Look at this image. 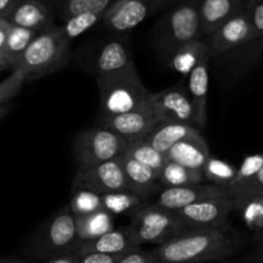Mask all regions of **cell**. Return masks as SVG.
<instances>
[{"mask_svg": "<svg viewBox=\"0 0 263 263\" xmlns=\"http://www.w3.org/2000/svg\"><path fill=\"white\" fill-rule=\"evenodd\" d=\"M68 207L76 220L104 208L103 207L102 195L87 189H74L71 202L68 203Z\"/></svg>", "mask_w": 263, "mask_h": 263, "instance_id": "obj_30", "label": "cell"}, {"mask_svg": "<svg viewBox=\"0 0 263 263\" xmlns=\"http://www.w3.org/2000/svg\"><path fill=\"white\" fill-rule=\"evenodd\" d=\"M243 246L231 223L217 228L190 229L153 249L159 263H205L226 258Z\"/></svg>", "mask_w": 263, "mask_h": 263, "instance_id": "obj_2", "label": "cell"}, {"mask_svg": "<svg viewBox=\"0 0 263 263\" xmlns=\"http://www.w3.org/2000/svg\"><path fill=\"white\" fill-rule=\"evenodd\" d=\"M259 200H261V202L263 203V195H262V198H261V199H259Z\"/></svg>", "mask_w": 263, "mask_h": 263, "instance_id": "obj_48", "label": "cell"}, {"mask_svg": "<svg viewBox=\"0 0 263 263\" xmlns=\"http://www.w3.org/2000/svg\"><path fill=\"white\" fill-rule=\"evenodd\" d=\"M154 8L151 0H117L103 14V23L109 31L123 33L140 25Z\"/></svg>", "mask_w": 263, "mask_h": 263, "instance_id": "obj_13", "label": "cell"}, {"mask_svg": "<svg viewBox=\"0 0 263 263\" xmlns=\"http://www.w3.org/2000/svg\"><path fill=\"white\" fill-rule=\"evenodd\" d=\"M12 25V23H10ZM39 35V32L32 30H27V28L18 27V26L12 25L10 26L9 33H8L7 44H5L4 51L3 55L7 59L9 67L14 66L15 62L18 61L23 51L28 48L33 39Z\"/></svg>", "mask_w": 263, "mask_h": 263, "instance_id": "obj_28", "label": "cell"}, {"mask_svg": "<svg viewBox=\"0 0 263 263\" xmlns=\"http://www.w3.org/2000/svg\"><path fill=\"white\" fill-rule=\"evenodd\" d=\"M238 210V204L231 198H210L186 205L181 210L175 211L174 213L186 230H190L226 225L229 223L230 213Z\"/></svg>", "mask_w": 263, "mask_h": 263, "instance_id": "obj_8", "label": "cell"}, {"mask_svg": "<svg viewBox=\"0 0 263 263\" xmlns=\"http://www.w3.org/2000/svg\"><path fill=\"white\" fill-rule=\"evenodd\" d=\"M200 0H181L154 28V43L159 53L168 57L172 51L202 35L199 17Z\"/></svg>", "mask_w": 263, "mask_h": 263, "instance_id": "obj_4", "label": "cell"}, {"mask_svg": "<svg viewBox=\"0 0 263 263\" xmlns=\"http://www.w3.org/2000/svg\"><path fill=\"white\" fill-rule=\"evenodd\" d=\"M166 157L167 161L176 162L186 168L202 172L205 162L211 157V152L202 131H199L175 144Z\"/></svg>", "mask_w": 263, "mask_h": 263, "instance_id": "obj_16", "label": "cell"}, {"mask_svg": "<svg viewBox=\"0 0 263 263\" xmlns=\"http://www.w3.org/2000/svg\"><path fill=\"white\" fill-rule=\"evenodd\" d=\"M44 263H79V259H77V254L71 252V253L51 257V258L45 259Z\"/></svg>", "mask_w": 263, "mask_h": 263, "instance_id": "obj_39", "label": "cell"}, {"mask_svg": "<svg viewBox=\"0 0 263 263\" xmlns=\"http://www.w3.org/2000/svg\"><path fill=\"white\" fill-rule=\"evenodd\" d=\"M234 263H263V258H254V257H249L246 261L234 262Z\"/></svg>", "mask_w": 263, "mask_h": 263, "instance_id": "obj_45", "label": "cell"}, {"mask_svg": "<svg viewBox=\"0 0 263 263\" xmlns=\"http://www.w3.org/2000/svg\"><path fill=\"white\" fill-rule=\"evenodd\" d=\"M158 122L159 120L154 113L152 103L121 115L99 117L100 127L113 131L128 143L145 138Z\"/></svg>", "mask_w": 263, "mask_h": 263, "instance_id": "obj_11", "label": "cell"}, {"mask_svg": "<svg viewBox=\"0 0 263 263\" xmlns=\"http://www.w3.org/2000/svg\"><path fill=\"white\" fill-rule=\"evenodd\" d=\"M210 198H229L228 189L225 186H217L213 184H194L186 186L163 187L159 192L158 199L154 203L163 210L175 212L186 205L194 204L200 200Z\"/></svg>", "mask_w": 263, "mask_h": 263, "instance_id": "obj_12", "label": "cell"}, {"mask_svg": "<svg viewBox=\"0 0 263 263\" xmlns=\"http://www.w3.org/2000/svg\"><path fill=\"white\" fill-rule=\"evenodd\" d=\"M115 228V216L104 208L76 220L79 243L99 238Z\"/></svg>", "mask_w": 263, "mask_h": 263, "instance_id": "obj_24", "label": "cell"}, {"mask_svg": "<svg viewBox=\"0 0 263 263\" xmlns=\"http://www.w3.org/2000/svg\"><path fill=\"white\" fill-rule=\"evenodd\" d=\"M151 2H152V4H153L154 10H157V9H159V8L166 7V5H168V4H171V3L176 2V0H151Z\"/></svg>", "mask_w": 263, "mask_h": 263, "instance_id": "obj_42", "label": "cell"}, {"mask_svg": "<svg viewBox=\"0 0 263 263\" xmlns=\"http://www.w3.org/2000/svg\"><path fill=\"white\" fill-rule=\"evenodd\" d=\"M152 107L159 121L194 126V108L189 92L182 82L152 92Z\"/></svg>", "mask_w": 263, "mask_h": 263, "instance_id": "obj_9", "label": "cell"}, {"mask_svg": "<svg viewBox=\"0 0 263 263\" xmlns=\"http://www.w3.org/2000/svg\"><path fill=\"white\" fill-rule=\"evenodd\" d=\"M135 66L133 54L128 46L123 41L112 40L108 41L98 54L95 59V74L116 73Z\"/></svg>", "mask_w": 263, "mask_h": 263, "instance_id": "obj_21", "label": "cell"}, {"mask_svg": "<svg viewBox=\"0 0 263 263\" xmlns=\"http://www.w3.org/2000/svg\"><path fill=\"white\" fill-rule=\"evenodd\" d=\"M158 181L162 187H177L203 184L205 180L200 171H194V170L186 168L176 162L167 161L159 171Z\"/></svg>", "mask_w": 263, "mask_h": 263, "instance_id": "obj_25", "label": "cell"}, {"mask_svg": "<svg viewBox=\"0 0 263 263\" xmlns=\"http://www.w3.org/2000/svg\"><path fill=\"white\" fill-rule=\"evenodd\" d=\"M126 228L136 247L144 244L162 246L174 236L186 231V228L174 212L156 204H145L139 208L133 213L131 222Z\"/></svg>", "mask_w": 263, "mask_h": 263, "instance_id": "obj_6", "label": "cell"}, {"mask_svg": "<svg viewBox=\"0 0 263 263\" xmlns=\"http://www.w3.org/2000/svg\"><path fill=\"white\" fill-rule=\"evenodd\" d=\"M207 54H211L210 46L199 39L176 48L167 58H168L170 67L174 71L179 72L182 76H189L194 67Z\"/></svg>", "mask_w": 263, "mask_h": 263, "instance_id": "obj_23", "label": "cell"}, {"mask_svg": "<svg viewBox=\"0 0 263 263\" xmlns=\"http://www.w3.org/2000/svg\"><path fill=\"white\" fill-rule=\"evenodd\" d=\"M10 23L8 22L4 18H0V53L3 54L5 48V44H7L8 33H9L10 30Z\"/></svg>", "mask_w": 263, "mask_h": 263, "instance_id": "obj_40", "label": "cell"}, {"mask_svg": "<svg viewBox=\"0 0 263 263\" xmlns=\"http://www.w3.org/2000/svg\"><path fill=\"white\" fill-rule=\"evenodd\" d=\"M100 116H115L151 104L152 91L145 87L136 67L97 76Z\"/></svg>", "mask_w": 263, "mask_h": 263, "instance_id": "obj_3", "label": "cell"}, {"mask_svg": "<svg viewBox=\"0 0 263 263\" xmlns=\"http://www.w3.org/2000/svg\"><path fill=\"white\" fill-rule=\"evenodd\" d=\"M128 141L100 126L82 131L73 144L79 168L97 166L123 156Z\"/></svg>", "mask_w": 263, "mask_h": 263, "instance_id": "obj_7", "label": "cell"}, {"mask_svg": "<svg viewBox=\"0 0 263 263\" xmlns=\"http://www.w3.org/2000/svg\"><path fill=\"white\" fill-rule=\"evenodd\" d=\"M79 244L76 218L68 204L54 213L41 228L39 235L28 247V254L35 258L48 259L61 254L71 253Z\"/></svg>", "mask_w": 263, "mask_h": 263, "instance_id": "obj_5", "label": "cell"}, {"mask_svg": "<svg viewBox=\"0 0 263 263\" xmlns=\"http://www.w3.org/2000/svg\"><path fill=\"white\" fill-rule=\"evenodd\" d=\"M73 187L91 190L100 195L127 189L121 159H113L87 168H77Z\"/></svg>", "mask_w": 263, "mask_h": 263, "instance_id": "obj_10", "label": "cell"}, {"mask_svg": "<svg viewBox=\"0 0 263 263\" xmlns=\"http://www.w3.org/2000/svg\"><path fill=\"white\" fill-rule=\"evenodd\" d=\"M69 44L61 27L53 26L39 33L12 67V73L0 82V105L17 97L27 82L62 68L68 58Z\"/></svg>", "mask_w": 263, "mask_h": 263, "instance_id": "obj_1", "label": "cell"}, {"mask_svg": "<svg viewBox=\"0 0 263 263\" xmlns=\"http://www.w3.org/2000/svg\"><path fill=\"white\" fill-rule=\"evenodd\" d=\"M8 67H9V64H8L7 59H5L4 55H3V54L0 53V72H2L3 69L8 68Z\"/></svg>", "mask_w": 263, "mask_h": 263, "instance_id": "obj_43", "label": "cell"}, {"mask_svg": "<svg viewBox=\"0 0 263 263\" xmlns=\"http://www.w3.org/2000/svg\"><path fill=\"white\" fill-rule=\"evenodd\" d=\"M249 22L252 27V41L263 37V0H252L247 5Z\"/></svg>", "mask_w": 263, "mask_h": 263, "instance_id": "obj_35", "label": "cell"}, {"mask_svg": "<svg viewBox=\"0 0 263 263\" xmlns=\"http://www.w3.org/2000/svg\"><path fill=\"white\" fill-rule=\"evenodd\" d=\"M197 127L190 125H182V123L175 122H162L159 121L145 136V140L152 146L157 149L159 153L167 156L170 149L177 144L179 141L184 140L187 136H192L194 134L199 133Z\"/></svg>", "mask_w": 263, "mask_h": 263, "instance_id": "obj_22", "label": "cell"}, {"mask_svg": "<svg viewBox=\"0 0 263 263\" xmlns=\"http://www.w3.org/2000/svg\"><path fill=\"white\" fill-rule=\"evenodd\" d=\"M125 156L130 157L134 161L149 167L157 174L162 170L164 163L167 162V157L164 154L159 153L154 146H152L145 139H139V140L128 143L127 148L125 151Z\"/></svg>", "mask_w": 263, "mask_h": 263, "instance_id": "obj_27", "label": "cell"}, {"mask_svg": "<svg viewBox=\"0 0 263 263\" xmlns=\"http://www.w3.org/2000/svg\"><path fill=\"white\" fill-rule=\"evenodd\" d=\"M205 181L217 186H228L236 175V168L229 162L211 156L202 170Z\"/></svg>", "mask_w": 263, "mask_h": 263, "instance_id": "obj_31", "label": "cell"}, {"mask_svg": "<svg viewBox=\"0 0 263 263\" xmlns=\"http://www.w3.org/2000/svg\"><path fill=\"white\" fill-rule=\"evenodd\" d=\"M263 167V153H258L254 154V156H249L247 157L246 159L243 161L241 166L239 168H236V175L234 177L233 181L230 182V185H228L226 187L229 186H234V185L241 184V182L247 181L251 177H253L257 172L259 171Z\"/></svg>", "mask_w": 263, "mask_h": 263, "instance_id": "obj_34", "label": "cell"}, {"mask_svg": "<svg viewBox=\"0 0 263 263\" xmlns=\"http://www.w3.org/2000/svg\"><path fill=\"white\" fill-rule=\"evenodd\" d=\"M212 58L207 54L202 61L194 67L189 73L187 82V92L194 108V125L198 130H204L207 126V107H208V87H210V73H208V63Z\"/></svg>", "mask_w": 263, "mask_h": 263, "instance_id": "obj_15", "label": "cell"}, {"mask_svg": "<svg viewBox=\"0 0 263 263\" xmlns=\"http://www.w3.org/2000/svg\"><path fill=\"white\" fill-rule=\"evenodd\" d=\"M246 0H200L199 17L202 35L210 37L218 27L247 8Z\"/></svg>", "mask_w": 263, "mask_h": 263, "instance_id": "obj_17", "label": "cell"}, {"mask_svg": "<svg viewBox=\"0 0 263 263\" xmlns=\"http://www.w3.org/2000/svg\"><path fill=\"white\" fill-rule=\"evenodd\" d=\"M226 189H228L229 198L235 200L239 210L244 208L249 203L257 202L263 195V167L247 181L229 186Z\"/></svg>", "mask_w": 263, "mask_h": 263, "instance_id": "obj_29", "label": "cell"}, {"mask_svg": "<svg viewBox=\"0 0 263 263\" xmlns=\"http://www.w3.org/2000/svg\"><path fill=\"white\" fill-rule=\"evenodd\" d=\"M0 263H27V262L21 261V259H14V258H0Z\"/></svg>", "mask_w": 263, "mask_h": 263, "instance_id": "obj_46", "label": "cell"}, {"mask_svg": "<svg viewBox=\"0 0 263 263\" xmlns=\"http://www.w3.org/2000/svg\"><path fill=\"white\" fill-rule=\"evenodd\" d=\"M121 256H109V254L100 253H85L77 254V259H79V263H117Z\"/></svg>", "mask_w": 263, "mask_h": 263, "instance_id": "obj_37", "label": "cell"}, {"mask_svg": "<svg viewBox=\"0 0 263 263\" xmlns=\"http://www.w3.org/2000/svg\"><path fill=\"white\" fill-rule=\"evenodd\" d=\"M103 18V14H94V13H82V14L73 15V17L68 18L64 22L63 26H61V30L63 35L72 41L73 39L79 37L87 30L97 25L100 20Z\"/></svg>", "mask_w": 263, "mask_h": 263, "instance_id": "obj_33", "label": "cell"}, {"mask_svg": "<svg viewBox=\"0 0 263 263\" xmlns=\"http://www.w3.org/2000/svg\"><path fill=\"white\" fill-rule=\"evenodd\" d=\"M251 257L263 258V230L258 231L253 239V253Z\"/></svg>", "mask_w": 263, "mask_h": 263, "instance_id": "obj_41", "label": "cell"}, {"mask_svg": "<svg viewBox=\"0 0 263 263\" xmlns=\"http://www.w3.org/2000/svg\"><path fill=\"white\" fill-rule=\"evenodd\" d=\"M116 2L117 0H66L62 8V20L66 22L68 18L82 13L104 14Z\"/></svg>", "mask_w": 263, "mask_h": 263, "instance_id": "obj_32", "label": "cell"}, {"mask_svg": "<svg viewBox=\"0 0 263 263\" xmlns=\"http://www.w3.org/2000/svg\"><path fill=\"white\" fill-rule=\"evenodd\" d=\"M246 2H247V4H249V3H251L252 0H246Z\"/></svg>", "mask_w": 263, "mask_h": 263, "instance_id": "obj_47", "label": "cell"}, {"mask_svg": "<svg viewBox=\"0 0 263 263\" xmlns=\"http://www.w3.org/2000/svg\"><path fill=\"white\" fill-rule=\"evenodd\" d=\"M117 263H159L152 251H143L141 247L122 254Z\"/></svg>", "mask_w": 263, "mask_h": 263, "instance_id": "obj_36", "label": "cell"}, {"mask_svg": "<svg viewBox=\"0 0 263 263\" xmlns=\"http://www.w3.org/2000/svg\"><path fill=\"white\" fill-rule=\"evenodd\" d=\"M9 110H10L9 105H7V104L0 105V120H2L5 115H8V112H9Z\"/></svg>", "mask_w": 263, "mask_h": 263, "instance_id": "obj_44", "label": "cell"}, {"mask_svg": "<svg viewBox=\"0 0 263 263\" xmlns=\"http://www.w3.org/2000/svg\"><path fill=\"white\" fill-rule=\"evenodd\" d=\"M7 21L18 27L40 33L53 27V13L41 0H22L8 15Z\"/></svg>", "mask_w": 263, "mask_h": 263, "instance_id": "obj_18", "label": "cell"}, {"mask_svg": "<svg viewBox=\"0 0 263 263\" xmlns=\"http://www.w3.org/2000/svg\"><path fill=\"white\" fill-rule=\"evenodd\" d=\"M123 172L126 177V185L130 192L135 193L139 197L146 200V198L157 194L163 187L158 181V174L149 167L134 161L127 156H121Z\"/></svg>", "mask_w": 263, "mask_h": 263, "instance_id": "obj_20", "label": "cell"}, {"mask_svg": "<svg viewBox=\"0 0 263 263\" xmlns=\"http://www.w3.org/2000/svg\"><path fill=\"white\" fill-rule=\"evenodd\" d=\"M22 0H0V18L7 20L8 15L12 13V10L17 7Z\"/></svg>", "mask_w": 263, "mask_h": 263, "instance_id": "obj_38", "label": "cell"}, {"mask_svg": "<svg viewBox=\"0 0 263 263\" xmlns=\"http://www.w3.org/2000/svg\"><path fill=\"white\" fill-rule=\"evenodd\" d=\"M102 198L104 210L112 213L113 216L125 215V213L133 215L139 208L145 205V199L139 197L135 193L130 192L128 189L107 193V194H103Z\"/></svg>", "mask_w": 263, "mask_h": 263, "instance_id": "obj_26", "label": "cell"}, {"mask_svg": "<svg viewBox=\"0 0 263 263\" xmlns=\"http://www.w3.org/2000/svg\"><path fill=\"white\" fill-rule=\"evenodd\" d=\"M252 41V27L247 8L226 21L210 36L208 46L211 55L226 53L234 48Z\"/></svg>", "mask_w": 263, "mask_h": 263, "instance_id": "obj_14", "label": "cell"}, {"mask_svg": "<svg viewBox=\"0 0 263 263\" xmlns=\"http://www.w3.org/2000/svg\"><path fill=\"white\" fill-rule=\"evenodd\" d=\"M135 248H139V247H136V244L134 243L127 228H115L109 233L104 234L99 238L79 243L74 248L73 253H100L109 254V256H121V254L127 253Z\"/></svg>", "mask_w": 263, "mask_h": 263, "instance_id": "obj_19", "label": "cell"}]
</instances>
